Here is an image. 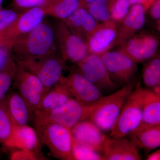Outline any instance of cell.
I'll return each mask as SVG.
<instances>
[{
	"mask_svg": "<svg viewBox=\"0 0 160 160\" xmlns=\"http://www.w3.org/2000/svg\"><path fill=\"white\" fill-rule=\"evenodd\" d=\"M8 107L14 126L27 125L32 117L28 105L19 93L16 92L8 95Z\"/></svg>",
	"mask_w": 160,
	"mask_h": 160,
	"instance_id": "obj_23",
	"label": "cell"
},
{
	"mask_svg": "<svg viewBox=\"0 0 160 160\" xmlns=\"http://www.w3.org/2000/svg\"><path fill=\"white\" fill-rule=\"evenodd\" d=\"M103 160H140L138 149L126 136L107 137L104 145Z\"/></svg>",
	"mask_w": 160,
	"mask_h": 160,
	"instance_id": "obj_16",
	"label": "cell"
},
{
	"mask_svg": "<svg viewBox=\"0 0 160 160\" xmlns=\"http://www.w3.org/2000/svg\"><path fill=\"white\" fill-rule=\"evenodd\" d=\"M45 12L41 7L24 10L17 18L0 32V46L11 48L15 40L29 32L43 22Z\"/></svg>",
	"mask_w": 160,
	"mask_h": 160,
	"instance_id": "obj_7",
	"label": "cell"
},
{
	"mask_svg": "<svg viewBox=\"0 0 160 160\" xmlns=\"http://www.w3.org/2000/svg\"><path fill=\"white\" fill-rule=\"evenodd\" d=\"M110 18L118 22L128 13L130 5L129 0H107Z\"/></svg>",
	"mask_w": 160,
	"mask_h": 160,
	"instance_id": "obj_30",
	"label": "cell"
},
{
	"mask_svg": "<svg viewBox=\"0 0 160 160\" xmlns=\"http://www.w3.org/2000/svg\"><path fill=\"white\" fill-rule=\"evenodd\" d=\"M72 139L102 154L107 136L89 119L81 121L70 129Z\"/></svg>",
	"mask_w": 160,
	"mask_h": 160,
	"instance_id": "obj_17",
	"label": "cell"
},
{
	"mask_svg": "<svg viewBox=\"0 0 160 160\" xmlns=\"http://www.w3.org/2000/svg\"><path fill=\"white\" fill-rule=\"evenodd\" d=\"M72 98L85 104H93L104 96L98 89L86 79L77 69H71L69 74L63 77Z\"/></svg>",
	"mask_w": 160,
	"mask_h": 160,
	"instance_id": "obj_13",
	"label": "cell"
},
{
	"mask_svg": "<svg viewBox=\"0 0 160 160\" xmlns=\"http://www.w3.org/2000/svg\"><path fill=\"white\" fill-rule=\"evenodd\" d=\"M146 12L141 5L130 6L128 13L117 22L118 34L115 46H120L143 28L146 22Z\"/></svg>",
	"mask_w": 160,
	"mask_h": 160,
	"instance_id": "obj_15",
	"label": "cell"
},
{
	"mask_svg": "<svg viewBox=\"0 0 160 160\" xmlns=\"http://www.w3.org/2000/svg\"><path fill=\"white\" fill-rule=\"evenodd\" d=\"M142 122L160 125V93L147 88L144 89Z\"/></svg>",
	"mask_w": 160,
	"mask_h": 160,
	"instance_id": "obj_22",
	"label": "cell"
},
{
	"mask_svg": "<svg viewBox=\"0 0 160 160\" xmlns=\"http://www.w3.org/2000/svg\"><path fill=\"white\" fill-rule=\"evenodd\" d=\"M6 148L28 149L38 152L39 136L36 130L28 125L14 126Z\"/></svg>",
	"mask_w": 160,
	"mask_h": 160,
	"instance_id": "obj_20",
	"label": "cell"
},
{
	"mask_svg": "<svg viewBox=\"0 0 160 160\" xmlns=\"http://www.w3.org/2000/svg\"><path fill=\"white\" fill-rule=\"evenodd\" d=\"M56 44L55 29L42 22L14 40L10 48V55L15 62L42 58L55 54Z\"/></svg>",
	"mask_w": 160,
	"mask_h": 160,
	"instance_id": "obj_1",
	"label": "cell"
},
{
	"mask_svg": "<svg viewBox=\"0 0 160 160\" xmlns=\"http://www.w3.org/2000/svg\"><path fill=\"white\" fill-rule=\"evenodd\" d=\"M126 136L138 149L152 151L160 146V125H149L142 122Z\"/></svg>",
	"mask_w": 160,
	"mask_h": 160,
	"instance_id": "obj_18",
	"label": "cell"
},
{
	"mask_svg": "<svg viewBox=\"0 0 160 160\" xmlns=\"http://www.w3.org/2000/svg\"><path fill=\"white\" fill-rule=\"evenodd\" d=\"M13 81L18 93L28 105L32 117L33 112L37 110L46 94L45 87L37 77L18 64Z\"/></svg>",
	"mask_w": 160,
	"mask_h": 160,
	"instance_id": "obj_10",
	"label": "cell"
},
{
	"mask_svg": "<svg viewBox=\"0 0 160 160\" xmlns=\"http://www.w3.org/2000/svg\"><path fill=\"white\" fill-rule=\"evenodd\" d=\"M144 89L140 82L137 83L112 128L109 137L126 136L142 122Z\"/></svg>",
	"mask_w": 160,
	"mask_h": 160,
	"instance_id": "obj_4",
	"label": "cell"
},
{
	"mask_svg": "<svg viewBox=\"0 0 160 160\" xmlns=\"http://www.w3.org/2000/svg\"><path fill=\"white\" fill-rule=\"evenodd\" d=\"M82 7L80 0H49L42 7L45 14L64 20Z\"/></svg>",
	"mask_w": 160,
	"mask_h": 160,
	"instance_id": "obj_24",
	"label": "cell"
},
{
	"mask_svg": "<svg viewBox=\"0 0 160 160\" xmlns=\"http://www.w3.org/2000/svg\"><path fill=\"white\" fill-rule=\"evenodd\" d=\"M159 41L149 33L134 35L119 46L118 51L136 63L142 62L155 55Z\"/></svg>",
	"mask_w": 160,
	"mask_h": 160,
	"instance_id": "obj_12",
	"label": "cell"
},
{
	"mask_svg": "<svg viewBox=\"0 0 160 160\" xmlns=\"http://www.w3.org/2000/svg\"><path fill=\"white\" fill-rule=\"evenodd\" d=\"M101 57L112 80L118 87L128 85L135 77L137 63L122 52L109 51Z\"/></svg>",
	"mask_w": 160,
	"mask_h": 160,
	"instance_id": "obj_9",
	"label": "cell"
},
{
	"mask_svg": "<svg viewBox=\"0 0 160 160\" xmlns=\"http://www.w3.org/2000/svg\"><path fill=\"white\" fill-rule=\"evenodd\" d=\"M35 126L39 137L54 157L61 160H72V138L70 129L54 123Z\"/></svg>",
	"mask_w": 160,
	"mask_h": 160,
	"instance_id": "obj_5",
	"label": "cell"
},
{
	"mask_svg": "<svg viewBox=\"0 0 160 160\" xmlns=\"http://www.w3.org/2000/svg\"><path fill=\"white\" fill-rule=\"evenodd\" d=\"M143 83L147 89L160 93V58L153 57L145 64L142 71Z\"/></svg>",
	"mask_w": 160,
	"mask_h": 160,
	"instance_id": "obj_25",
	"label": "cell"
},
{
	"mask_svg": "<svg viewBox=\"0 0 160 160\" xmlns=\"http://www.w3.org/2000/svg\"><path fill=\"white\" fill-rule=\"evenodd\" d=\"M154 0H129L130 6L135 4H138L142 6L146 11L149 9V7Z\"/></svg>",
	"mask_w": 160,
	"mask_h": 160,
	"instance_id": "obj_35",
	"label": "cell"
},
{
	"mask_svg": "<svg viewBox=\"0 0 160 160\" xmlns=\"http://www.w3.org/2000/svg\"><path fill=\"white\" fill-rule=\"evenodd\" d=\"M49 0H13V6L18 10H26L36 7H42Z\"/></svg>",
	"mask_w": 160,
	"mask_h": 160,
	"instance_id": "obj_32",
	"label": "cell"
},
{
	"mask_svg": "<svg viewBox=\"0 0 160 160\" xmlns=\"http://www.w3.org/2000/svg\"><path fill=\"white\" fill-rule=\"evenodd\" d=\"M54 29L56 44L65 62L77 64L90 54L86 41L72 32L62 21Z\"/></svg>",
	"mask_w": 160,
	"mask_h": 160,
	"instance_id": "obj_8",
	"label": "cell"
},
{
	"mask_svg": "<svg viewBox=\"0 0 160 160\" xmlns=\"http://www.w3.org/2000/svg\"><path fill=\"white\" fill-rule=\"evenodd\" d=\"M77 65L78 70L100 91L118 87L112 80L101 55L90 54Z\"/></svg>",
	"mask_w": 160,
	"mask_h": 160,
	"instance_id": "obj_11",
	"label": "cell"
},
{
	"mask_svg": "<svg viewBox=\"0 0 160 160\" xmlns=\"http://www.w3.org/2000/svg\"><path fill=\"white\" fill-rule=\"evenodd\" d=\"M102 98L94 104H85L72 98L61 107L51 111L36 110L32 113L34 126L54 123L71 129L78 123L88 119Z\"/></svg>",
	"mask_w": 160,
	"mask_h": 160,
	"instance_id": "obj_2",
	"label": "cell"
},
{
	"mask_svg": "<svg viewBox=\"0 0 160 160\" xmlns=\"http://www.w3.org/2000/svg\"><path fill=\"white\" fill-rule=\"evenodd\" d=\"M137 81L135 77L128 85L123 86L116 92L104 97L88 119L101 131H110L126 100L134 89L137 83Z\"/></svg>",
	"mask_w": 160,
	"mask_h": 160,
	"instance_id": "obj_3",
	"label": "cell"
},
{
	"mask_svg": "<svg viewBox=\"0 0 160 160\" xmlns=\"http://www.w3.org/2000/svg\"><path fill=\"white\" fill-rule=\"evenodd\" d=\"M72 156V160H103L102 154L73 139Z\"/></svg>",
	"mask_w": 160,
	"mask_h": 160,
	"instance_id": "obj_28",
	"label": "cell"
},
{
	"mask_svg": "<svg viewBox=\"0 0 160 160\" xmlns=\"http://www.w3.org/2000/svg\"><path fill=\"white\" fill-rule=\"evenodd\" d=\"M149 9L152 17L160 22V0H154Z\"/></svg>",
	"mask_w": 160,
	"mask_h": 160,
	"instance_id": "obj_34",
	"label": "cell"
},
{
	"mask_svg": "<svg viewBox=\"0 0 160 160\" xmlns=\"http://www.w3.org/2000/svg\"><path fill=\"white\" fill-rule=\"evenodd\" d=\"M16 62L39 79L45 87L46 93L61 80L63 71L66 67L65 61L55 54L38 59Z\"/></svg>",
	"mask_w": 160,
	"mask_h": 160,
	"instance_id": "obj_6",
	"label": "cell"
},
{
	"mask_svg": "<svg viewBox=\"0 0 160 160\" xmlns=\"http://www.w3.org/2000/svg\"><path fill=\"white\" fill-rule=\"evenodd\" d=\"M3 0H0V10H1V6H2V3Z\"/></svg>",
	"mask_w": 160,
	"mask_h": 160,
	"instance_id": "obj_38",
	"label": "cell"
},
{
	"mask_svg": "<svg viewBox=\"0 0 160 160\" xmlns=\"http://www.w3.org/2000/svg\"><path fill=\"white\" fill-rule=\"evenodd\" d=\"M17 64L11 57L0 69V100L7 95L14 79Z\"/></svg>",
	"mask_w": 160,
	"mask_h": 160,
	"instance_id": "obj_27",
	"label": "cell"
},
{
	"mask_svg": "<svg viewBox=\"0 0 160 160\" xmlns=\"http://www.w3.org/2000/svg\"><path fill=\"white\" fill-rule=\"evenodd\" d=\"M69 30L86 42L98 24L84 7H80L64 20H61Z\"/></svg>",
	"mask_w": 160,
	"mask_h": 160,
	"instance_id": "obj_19",
	"label": "cell"
},
{
	"mask_svg": "<svg viewBox=\"0 0 160 160\" xmlns=\"http://www.w3.org/2000/svg\"><path fill=\"white\" fill-rule=\"evenodd\" d=\"M147 160H160V150L158 149L156 151L152 152L147 156Z\"/></svg>",
	"mask_w": 160,
	"mask_h": 160,
	"instance_id": "obj_36",
	"label": "cell"
},
{
	"mask_svg": "<svg viewBox=\"0 0 160 160\" xmlns=\"http://www.w3.org/2000/svg\"><path fill=\"white\" fill-rule=\"evenodd\" d=\"M18 14L12 9L0 10V32L13 22Z\"/></svg>",
	"mask_w": 160,
	"mask_h": 160,
	"instance_id": "obj_33",
	"label": "cell"
},
{
	"mask_svg": "<svg viewBox=\"0 0 160 160\" xmlns=\"http://www.w3.org/2000/svg\"><path fill=\"white\" fill-rule=\"evenodd\" d=\"M0 154H1V153H0Z\"/></svg>",
	"mask_w": 160,
	"mask_h": 160,
	"instance_id": "obj_39",
	"label": "cell"
},
{
	"mask_svg": "<svg viewBox=\"0 0 160 160\" xmlns=\"http://www.w3.org/2000/svg\"><path fill=\"white\" fill-rule=\"evenodd\" d=\"M12 152L10 155L11 160H38L42 159L38 152L28 150V149H18Z\"/></svg>",
	"mask_w": 160,
	"mask_h": 160,
	"instance_id": "obj_31",
	"label": "cell"
},
{
	"mask_svg": "<svg viewBox=\"0 0 160 160\" xmlns=\"http://www.w3.org/2000/svg\"><path fill=\"white\" fill-rule=\"evenodd\" d=\"M14 125L8 107V95L0 100V143L6 147L11 138Z\"/></svg>",
	"mask_w": 160,
	"mask_h": 160,
	"instance_id": "obj_26",
	"label": "cell"
},
{
	"mask_svg": "<svg viewBox=\"0 0 160 160\" xmlns=\"http://www.w3.org/2000/svg\"><path fill=\"white\" fill-rule=\"evenodd\" d=\"M84 8L98 22H107L111 20L107 0H94L86 4Z\"/></svg>",
	"mask_w": 160,
	"mask_h": 160,
	"instance_id": "obj_29",
	"label": "cell"
},
{
	"mask_svg": "<svg viewBox=\"0 0 160 160\" xmlns=\"http://www.w3.org/2000/svg\"><path fill=\"white\" fill-rule=\"evenodd\" d=\"M116 22L112 20L99 23L86 40L90 54L102 55L115 46L117 38Z\"/></svg>",
	"mask_w": 160,
	"mask_h": 160,
	"instance_id": "obj_14",
	"label": "cell"
},
{
	"mask_svg": "<svg viewBox=\"0 0 160 160\" xmlns=\"http://www.w3.org/2000/svg\"><path fill=\"white\" fill-rule=\"evenodd\" d=\"M72 98L62 77L59 82L44 96L37 110L51 111L61 107Z\"/></svg>",
	"mask_w": 160,
	"mask_h": 160,
	"instance_id": "obj_21",
	"label": "cell"
},
{
	"mask_svg": "<svg viewBox=\"0 0 160 160\" xmlns=\"http://www.w3.org/2000/svg\"><path fill=\"white\" fill-rule=\"evenodd\" d=\"M93 1H94V0H80L81 5H82V7H83L87 3L90 2H92Z\"/></svg>",
	"mask_w": 160,
	"mask_h": 160,
	"instance_id": "obj_37",
	"label": "cell"
}]
</instances>
